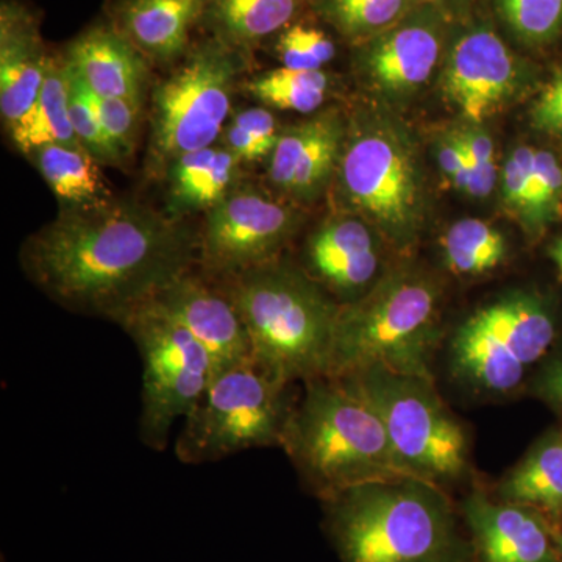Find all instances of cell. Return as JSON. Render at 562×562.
<instances>
[{
  "label": "cell",
  "instance_id": "1",
  "mask_svg": "<svg viewBox=\"0 0 562 562\" xmlns=\"http://www.w3.org/2000/svg\"><path fill=\"white\" fill-rule=\"evenodd\" d=\"M22 271L68 312L120 325L199 265V231L131 199L60 210L20 251Z\"/></svg>",
  "mask_w": 562,
  "mask_h": 562
},
{
  "label": "cell",
  "instance_id": "2",
  "mask_svg": "<svg viewBox=\"0 0 562 562\" xmlns=\"http://www.w3.org/2000/svg\"><path fill=\"white\" fill-rule=\"evenodd\" d=\"M321 505L341 562H475L449 491L416 476L358 484Z\"/></svg>",
  "mask_w": 562,
  "mask_h": 562
},
{
  "label": "cell",
  "instance_id": "3",
  "mask_svg": "<svg viewBox=\"0 0 562 562\" xmlns=\"http://www.w3.org/2000/svg\"><path fill=\"white\" fill-rule=\"evenodd\" d=\"M214 280L241 314L262 371L291 384L328 375L341 305L299 265L279 258Z\"/></svg>",
  "mask_w": 562,
  "mask_h": 562
},
{
  "label": "cell",
  "instance_id": "4",
  "mask_svg": "<svg viewBox=\"0 0 562 562\" xmlns=\"http://www.w3.org/2000/svg\"><path fill=\"white\" fill-rule=\"evenodd\" d=\"M302 386L280 447L306 492L321 502L358 484L409 476L379 414L357 391L328 375Z\"/></svg>",
  "mask_w": 562,
  "mask_h": 562
},
{
  "label": "cell",
  "instance_id": "5",
  "mask_svg": "<svg viewBox=\"0 0 562 562\" xmlns=\"http://www.w3.org/2000/svg\"><path fill=\"white\" fill-rule=\"evenodd\" d=\"M443 303L446 288L430 269L412 261L390 268L364 297L341 306L328 376L380 366L435 379Z\"/></svg>",
  "mask_w": 562,
  "mask_h": 562
},
{
  "label": "cell",
  "instance_id": "6",
  "mask_svg": "<svg viewBox=\"0 0 562 562\" xmlns=\"http://www.w3.org/2000/svg\"><path fill=\"white\" fill-rule=\"evenodd\" d=\"M335 181L347 213L369 222L394 249L406 251L419 239L424 176L401 125L379 114L351 120Z\"/></svg>",
  "mask_w": 562,
  "mask_h": 562
},
{
  "label": "cell",
  "instance_id": "7",
  "mask_svg": "<svg viewBox=\"0 0 562 562\" xmlns=\"http://www.w3.org/2000/svg\"><path fill=\"white\" fill-rule=\"evenodd\" d=\"M371 403L409 476L449 491L471 475V436L442 401L435 379L380 366L335 376Z\"/></svg>",
  "mask_w": 562,
  "mask_h": 562
},
{
  "label": "cell",
  "instance_id": "8",
  "mask_svg": "<svg viewBox=\"0 0 562 562\" xmlns=\"http://www.w3.org/2000/svg\"><path fill=\"white\" fill-rule=\"evenodd\" d=\"M557 321L542 295L516 290L498 295L454 328L447 362L454 380L483 397H509L549 353Z\"/></svg>",
  "mask_w": 562,
  "mask_h": 562
},
{
  "label": "cell",
  "instance_id": "9",
  "mask_svg": "<svg viewBox=\"0 0 562 562\" xmlns=\"http://www.w3.org/2000/svg\"><path fill=\"white\" fill-rule=\"evenodd\" d=\"M244 69L246 54L211 36L190 47L171 76L155 85L146 158L150 176L162 179L181 155L217 144Z\"/></svg>",
  "mask_w": 562,
  "mask_h": 562
},
{
  "label": "cell",
  "instance_id": "10",
  "mask_svg": "<svg viewBox=\"0 0 562 562\" xmlns=\"http://www.w3.org/2000/svg\"><path fill=\"white\" fill-rule=\"evenodd\" d=\"M301 392L254 360L225 369L184 417L176 457L183 464L216 462L260 447H280Z\"/></svg>",
  "mask_w": 562,
  "mask_h": 562
},
{
  "label": "cell",
  "instance_id": "11",
  "mask_svg": "<svg viewBox=\"0 0 562 562\" xmlns=\"http://www.w3.org/2000/svg\"><path fill=\"white\" fill-rule=\"evenodd\" d=\"M120 325L143 360L140 441L162 452L176 420L184 419L209 390L213 360L205 347L157 302L138 306Z\"/></svg>",
  "mask_w": 562,
  "mask_h": 562
},
{
  "label": "cell",
  "instance_id": "12",
  "mask_svg": "<svg viewBox=\"0 0 562 562\" xmlns=\"http://www.w3.org/2000/svg\"><path fill=\"white\" fill-rule=\"evenodd\" d=\"M301 225L291 202L241 181L206 211L199 231V268L214 279L283 258Z\"/></svg>",
  "mask_w": 562,
  "mask_h": 562
},
{
  "label": "cell",
  "instance_id": "13",
  "mask_svg": "<svg viewBox=\"0 0 562 562\" xmlns=\"http://www.w3.org/2000/svg\"><path fill=\"white\" fill-rule=\"evenodd\" d=\"M519 81V60L487 22L453 27L442 90L465 120L480 125L494 116L516 94Z\"/></svg>",
  "mask_w": 562,
  "mask_h": 562
},
{
  "label": "cell",
  "instance_id": "14",
  "mask_svg": "<svg viewBox=\"0 0 562 562\" xmlns=\"http://www.w3.org/2000/svg\"><path fill=\"white\" fill-rule=\"evenodd\" d=\"M453 24L438 7L420 2L390 31L358 46L362 77L380 94L408 98L446 57Z\"/></svg>",
  "mask_w": 562,
  "mask_h": 562
},
{
  "label": "cell",
  "instance_id": "15",
  "mask_svg": "<svg viewBox=\"0 0 562 562\" xmlns=\"http://www.w3.org/2000/svg\"><path fill=\"white\" fill-rule=\"evenodd\" d=\"M380 238V233L357 214H336L310 233L299 268L339 305H350L390 271L383 265Z\"/></svg>",
  "mask_w": 562,
  "mask_h": 562
},
{
  "label": "cell",
  "instance_id": "16",
  "mask_svg": "<svg viewBox=\"0 0 562 562\" xmlns=\"http://www.w3.org/2000/svg\"><path fill=\"white\" fill-rule=\"evenodd\" d=\"M475 562H562L552 524L528 506L473 487L460 505Z\"/></svg>",
  "mask_w": 562,
  "mask_h": 562
},
{
  "label": "cell",
  "instance_id": "17",
  "mask_svg": "<svg viewBox=\"0 0 562 562\" xmlns=\"http://www.w3.org/2000/svg\"><path fill=\"white\" fill-rule=\"evenodd\" d=\"M346 133V121L335 109L283 128L269 157L272 191L291 203L316 202L338 169Z\"/></svg>",
  "mask_w": 562,
  "mask_h": 562
},
{
  "label": "cell",
  "instance_id": "18",
  "mask_svg": "<svg viewBox=\"0 0 562 562\" xmlns=\"http://www.w3.org/2000/svg\"><path fill=\"white\" fill-rule=\"evenodd\" d=\"M209 351L214 375L251 360L249 331L235 303L199 266L154 299Z\"/></svg>",
  "mask_w": 562,
  "mask_h": 562
},
{
  "label": "cell",
  "instance_id": "19",
  "mask_svg": "<svg viewBox=\"0 0 562 562\" xmlns=\"http://www.w3.org/2000/svg\"><path fill=\"white\" fill-rule=\"evenodd\" d=\"M49 57L35 14L16 0H2L0 114L9 136L20 127L38 101Z\"/></svg>",
  "mask_w": 562,
  "mask_h": 562
},
{
  "label": "cell",
  "instance_id": "20",
  "mask_svg": "<svg viewBox=\"0 0 562 562\" xmlns=\"http://www.w3.org/2000/svg\"><path fill=\"white\" fill-rule=\"evenodd\" d=\"M63 57L99 98L144 106L149 61L113 22L92 25L70 41Z\"/></svg>",
  "mask_w": 562,
  "mask_h": 562
},
{
  "label": "cell",
  "instance_id": "21",
  "mask_svg": "<svg viewBox=\"0 0 562 562\" xmlns=\"http://www.w3.org/2000/svg\"><path fill=\"white\" fill-rule=\"evenodd\" d=\"M205 0H117L113 25L149 63L168 65L190 50V33Z\"/></svg>",
  "mask_w": 562,
  "mask_h": 562
},
{
  "label": "cell",
  "instance_id": "22",
  "mask_svg": "<svg viewBox=\"0 0 562 562\" xmlns=\"http://www.w3.org/2000/svg\"><path fill=\"white\" fill-rule=\"evenodd\" d=\"M243 162L222 144L181 155L166 169V213L176 220L209 211L238 187Z\"/></svg>",
  "mask_w": 562,
  "mask_h": 562
},
{
  "label": "cell",
  "instance_id": "23",
  "mask_svg": "<svg viewBox=\"0 0 562 562\" xmlns=\"http://www.w3.org/2000/svg\"><path fill=\"white\" fill-rule=\"evenodd\" d=\"M492 494L536 509L550 522L562 519V430L542 436Z\"/></svg>",
  "mask_w": 562,
  "mask_h": 562
},
{
  "label": "cell",
  "instance_id": "24",
  "mask_svg": "<svg viewBox=\"0 0 562 562\" xmlns=\"http://www.w3.org/2000/svg\"><path fill=\"white\" fill-rule=\"evenodd\" d=\"M27 158L49 184L60 210L94 209L114 199L101 162L83 146L50 144L33 150Z\"/></svg>",
  "mask_w": 562,
  "mask_h": 562
},
{
  "label": "cell",
  "instance_id": "25",
  "mask_svg": "<svg viewBox=\"0 0 562 562\" xmlns=\"http://www.w3.org/2000/svg\"><path fill=\"white\" fill-rule=\"evenodd\" d=\"M302 0H205L202 24L233 49L246 54L290 27Z\"/></svg>",
  "mask_w": 562,
  "mask_h": 562
},
{
  "label": "cell",
  "instance_id": "26",
  "mask_svg": "<svg viewBox=\"0 0 562 562\" xmlns=\"http://www.w3.org/2000/svg\"><path fill=\"white\" fill-rule=\"evenodd\" d=\"M10 139L25 157L50 144L81 146L70 122L68 66L63 54H50L38 101Z\"/></svg>",
  "mask_w": 562,
  "mask_h": 562
},
{
  "label": "cell",
  "instance_id": "27",
  "mask_svg": "<svg viewBox=\"0 0 562 562\" xmlns=\"http://www.w3.org/2000/svg\"><path fill=\"white\" fill-rule=\"evenodd\" d=\"M443 265L464 279L490 276L508 258V243L486 221L468 217L454 222L441 239Z\"/></svg>",
  "mask_w": 562,
  "mask_h": 562
},
{
  "label": "cell",
  "instance_id": "28",
  "mask_svg": "<svg viewBox=\"0 0 562 562\" xmlns=\"http://www.w3.org/2000/svg\"><path fill=\"white\" fill-rule=\"evenodd\" d=\"M317 16L361 46L390 31L422 0H310Z\"/></svg>",
  "mask_w": 562,
  "mask_h": 562
},
{
  "label": "cell",
  "instance_id": "29",
  "mask_svg": "<svg viewBox=\"0 0 562 562\" xmlns=\"http://www.w3.org/2000/svg\"><path fill=\"white\" fill-rule=\"evenodd\" d=\"M243 90L262 106L312 114L327 101L330 79L324 70L277 68L243 83Z\"/></svg>",
  "mask_w": 562,
  "mask_h": 562
},
{
  "label": "cell",
  "instance_id": "30",
  "mask_svg": "<svg viewBox=\"0 0 562 562\" xmlns=\"http://www.w3.org/2000/svg\"><path fill=\"white\" fill-rule=\"evenodd\" d=\"M279 122L268 106H250L236 111L225 125L221 144L241 162H255L271 157L280 136Z\"/></svg>",
  "mask_w": 562,
  "mask_h": 562
},
{
  "label": "cell",
  "instance_id": "31",
  "mask_svg": "<svg viewBox=\"0 0 562 562\" xmlns=\"http://www.w3.org/2000/svg\"><path fill=\"white\" fill-rule=\"evenodd\" d=\"M498 14L517 40L542 46L562 32V0H495Z\"/></svg>",
  "mask_w": 562,
  "mask_h": 562
},
{
  "label": "cell",
  "instance_id": "32",
  "mask_svg": "<svg viewBox=\"0 0 562 562\" xmlns=\"http://www.w3.org/2000/svg\"><path fill=\"white\" fill-rule=\"evenodd\" d=\"M66 66L69 76V116L77 139L101 165H121L120 155L103 132L90 90L68 63Z\"/></svg>",
  "mask_w": 562,
  "mask_h": 562
},
{
  "label": "cell",
  "instance_id": "33",
  "mask_svg": "<svg viewBox=\"0 0 562 562\" xmlns=\"http://www.w3.org/2000/svg\"><path fill=\"white\" fill-rule=\"evenodd\" d=\"M562 198V168L547 150H536L532 160L530 199L522 224L530 233L541 232L557 217Z\"/></svg>",
  "mask_w": 562,
  "mask_h": 562
},
{
  "label": "cell",
  "instance_id": "34",
  "mask_svg": "<svg viewBox=\"0 0 562 562\" xmlns=\"http://www.w3.org/2000/svg\"><path fill=\"white\" fill-rule=\"evenodd\" d=\"M276 52L283 68L324 70L335 58L336 46L319 29L294 24L280 32Z\"/></svg>",
  "mask_w": 562,
  "mask_h": 562
},
{
  "label": "cell",
  "instance_id": "35",
  "mask_svg": "<svg viewBox=\"0 0 562 562\" xmlns=\"http://www.w3.org/2000/svg\"><path fill=\"white\" fill-rule=\"evenodd\" d=\"M90 92L106 138L120 155L121 160H127L138 140L143 105H136V103L124 101V99L99 98L91 90Z\"/></svg>",
  "mask_w": 562,
  "mask_h": 562
},
{
  "label": "cell",
  "instance_id": "36",
  "mask_svg": "<svg viewBox=\"0 0 562 562\" xmlns=\"http://www.w3.org/2000/svg\"><path fill=\"white\" fill-rule=\"evenodd\" d=\"M452 135L464 150L471 168V188L468 195L479 199L487 198L494 191L498 176L494 140L480 125H469L453 132Z\"/></svg>",
  "mask_w": 562,
  "mask_h": 562
},
{
  "label": "cell",
  "instance_id": "37",
  "mask_svg": "<svg viewBox=\"0 0 562 562\" xmlns=\"http://www.w3.org/2000/svg\"><path fill=\"white\" fill-rule=\"evenodd\" d=\"M535 147L517 146L503 162L502 199L506 209L512 210L520 222L527 213Z\"/></svg>",
  "mask_w": 562,
  "mask_h": 562
},
{
  "label": "cell",
  "instance_id": "38",
  "mask_svg": "<svg viewBox=\"0 0 562 562\" xmlns=\"http://www.w3.org/2000/svg\"><path fill=\"white\" fill-rule=\"evenodd\" d=\"M531 124L542 132L562 133V72L554 76L536 99Z\"/></svg>",
  "mask_w": 562,
  "mask_h": 562
},
{
  "label": "cell",
  "instance_id": "39",
  "mask_svg": "<svg viewBox=\"0 0 562 562\" xmlns=\"http://www.w3.org/2000/svg\"><path fill=\"white\" fill-rule=\"evenodd\" d=\"M438 165L443 176L458 191L469 194L471 188V168L468 157L461 149L460 143L452 135L447 133L438 143Z\"/></svg>",
  "mask_w": 562,
  "mask_h": 562
},
{
  "label": "cell",
  "instance_id": "40",
  "mask_svg": "<svg viewBox=\"0 0 562 562\" xmlns=\"http://www.w3.org/2000/svg\"><path fill=\"white\" fill-rule=\"evenodd\" d=\"M532 387L543 401L562 412V355L543 366Z\"/></svg>",
  "mask_w": 562,
  "mask_h": 562
},
{
  "label": "cell",
  "instance_id": "41",
  "mask_svg": "<svg viewBox=\"0 0 562 562\" xmlns=\"http://www.w3.org/2000/svg\"><path fill=\"white\" fill-rule=\"evenodd\" d=\"M422 2L438 7L450 20L458 22L468 20L473 0H422Z\"/></svg>",
  "mask_w": 562,
  "mask_h": 562
},
{
  "label": "cell",
  "instance_id": "42",
  "mask_svg": "<svg viewBox=\"0 0 562 562\" xmlns=\"http://www.w3.org/2000/svg\"><path fill=\"white\" fill-rule=\"evenodd\" d=\"M552 524V530H553V538L554 542H557L558 552H560L562 558V519L554 520Z\"/></svg>",
  "mask_w": 562,
  "mask_h": 562
},
{
  "label": "cell",
  "instance_id": "43",
  "mask_svg": "<svg viewBox=\"0 0 562 562\" xmlns=\"http://www.w3.org/2000/svg\"><path fill=\"white\" fill-rule=\"evenodd\" d=\"M550 255H552L553 261L557 262L558 268H560L562 272V238L560 241L553 244L552 249H550Z\"/></svg>",
  "mask_w": 562,
  "mask_h": 562
}]
</instances>
